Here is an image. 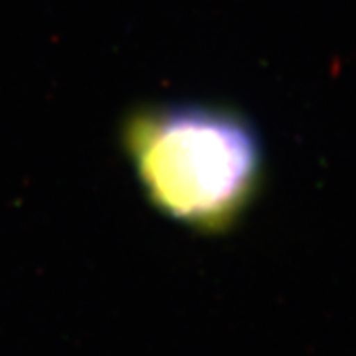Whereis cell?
I'll return each instance as SVG.
<instances>
[{
	"label": "cell",
	"mask_w": 356,
	"mask_h": 356,
	"mask_svg": "<svg viewBox=\"0 0 356 356\" xmlns=\"http://www.w3.org/2000/svg\"><path fill=\"white\" fill-rule=\"evenodd\" d=\"M121 147L159 214L204 236L226 234L264 182V147L234 109L143 105L121 123Z\"/></svg>",
	"instance_id": "cell-1"
}]
</instances>
